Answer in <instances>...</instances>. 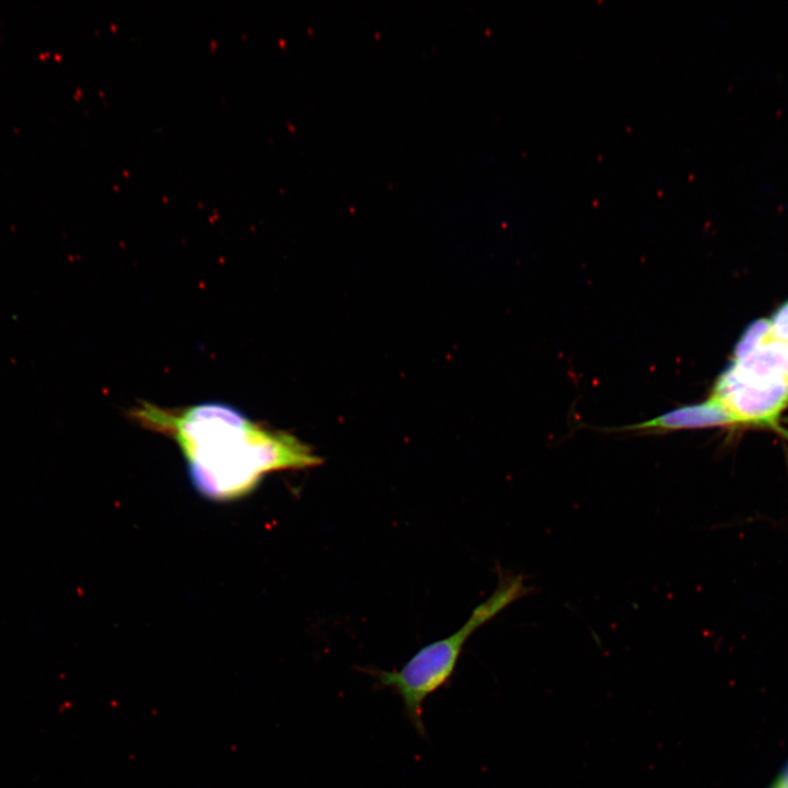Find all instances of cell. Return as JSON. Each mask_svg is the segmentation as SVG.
I'll use <instances>...</instances> for the list:
<instances>
[{
    "instance_id": "6da1fadb",
    "label": "cell",
    "mask_w": 788,
    "mask_h": 788,
    "mask_svg": "<svg viewBox=\"0 0 788 788\" xmlns=\"http://www.w3.org/2000/svg\"><path fill=\"white\" fill-rule=\"evenodd\" d=\"M131 418L175 441L194 489L216 501L240 499L273 472L304 470L323 460L286 431L265 427L227 403L205 402L183 408L141 403Z\"/></svg>"
},
{
    "instance_id": "7a4b0ae2",
    "label": "cell",
    "mask_w": 788,
    "mask_h": 788,
    "mask_svg": "<svg viewBox=\"0 0 788 788\" xmlns=\"http://www.w3.org/2000/svg\"><path fill=\"white\" fill-rule=\"evenodd\" d=\"M522 587L520 579L500 584L491 596L474 609L462 627L419 649L401 669H364L379 688L392 690L399 696L405 716L420 737L426 735L425 700L449 683L470 636L517 599Z\"/></svg>"
},
{
    "instance_id": "3957f363",
    "label": "cell",
    "mask_w": 788,
    "mask_h": 788,
    "mask_svg": "<svg viewBox=\"0 0 788 788\" xmlns=\"http://www.w3.org/2000/svg\"><path fill=\"white\" fill-rule=\"evenodd\" d=\"M733 422L722 405L715 398L708 402L672 409L656 418L625 427V430L674 431L704 428Z\"/></svg>"
},
{
    "instance_id": "277c9868",
    "label": "cell",
    "mask_w": 788,
    "mask_h": 788,
    "mask_svg": "<svg viewBox=\"0 0 788 788\" xmlns=\"http://www.w3.org/2000/svg\"><path fill=\"white\" fill-rule=\"evenodd\" d=\"M769 331L775 338L788 343V303L776 314Z\"/></svg>"
},
{
    "instance_id": "5b68a950",
    "label": "cell",
    "mask_w": 788,
    "mask_h": 788,
    "mask_svg": "<svg viewBox=\"0 0 788 788\" xmlns=\"http://www.w3.org/2000/svg\"><path fill=\"white\" fill-rule=\"evenodd\" d=\"M783 786L788 788V763L784 766L776 778Z\"/></svg>"
},
{
    "instance_id": "8992f818",
    "label": "cell",
    "mask_w": 788,
    "mask_h": 788,
    "mask_svg": "<svg viewBox=\"0 0 788 788\" xmlns=\"http://www.w3.org/2000/svg\"><path fill=\"white\" fill-rule=\"evenodd\" d=\"M769 788H786V787L783 786L777 779H775Z\"/></svg>"
}]
</instances>
